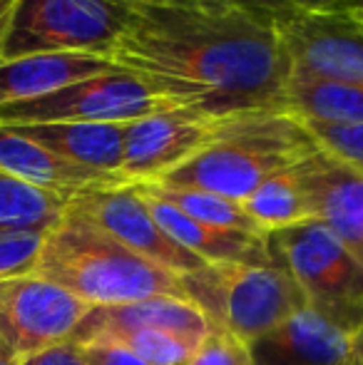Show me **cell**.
Listing matches in <instances>:
<instances>
[{
	"label": "cell",
	"mask_w": 363,
	"mask_h": 365,
	"mask_svg": "<svg viewBox=\"0 0 363 365\" xmlns=\"http://www.w3.org/2000/svg\"><path fill=\"white\" fill-rule=\"evenodd\" d=\"M147 194L162 199L180 209L182 214L192 217L194 221H202L214 229H229V231H244L252 236H269L257 226V221L247 214L242 202H234L222 194L204 192V189H189V187H170V184H137Z\"/></svg>",
	"instance_id": "obj_20"
},
{
	"label": "cell",
	"mask_w": 363,
	"mask_h": 365,
	"mask_svg": "<svg viewBox=\"0 0 363 365\" xmlns=\"http://www.w3.org/2000/svg\"><path fill=\"white\" fill-rule=\"evenodd\" d=\"M102 343H120V346L130 348L135 356H140L147 365H187L202 341L172 331H160V328H145V331L127 333L117 341Z\"/></svg>",
	"instance_id": "obj_23"
},
{
	"label": "cell",
	"mask_w": 363,
	"mask_h": 365,
	"mask_svg": "<svg viewBox=\"0 0 363 365\" xmlns=\"http://www.w3.org/2000/svg\"><path fill=\"white\" fill-rule=\"evenodd\" d=\"M80 348L85 365H147L140 356L120 343H85Z\"/></svg>",
	"instance_id": "obj_27"
},
{
	"label": "cell",
	"mask_w": 363,
	"mask_h": 365,
	"mask_svg": "<svg viewBox=\"0 0 363 365\" xmlns=\"http://www.w3.org/2000/svg\"><path fill=\"white\" fill-rule=\"evenodd\" d=\"M242 204L264 234H272V231L311 219V209L309 202H306L304 187L299 182V174H296V167L274 174L262 187L254 189Z\"/></svg>",
	"instance_id": "obj_21"
},
{
	"label": "cell",
	"mask_w": 363,
	"mask_h": 365,
	"mask_svg": "<svg viewBox=\"0 0 363 365\" xmlns=\"http://www.w3.org/2000/svg\"><path fill=\"white\" fill-rule=\"evenodd\" d=\"M284 110L304 122L363 125V85L289 77Z\"/></svg>",
	"instance_id": "obj_19"
},
{
	"label": "cell",
	"mask_w": 363,
	"mask_h": 365,
	"mask_svg": "<svg viewBox=\"0 0 363 365\" xmlns=\"http://www.w3.org/2000/svg\"><path fill=\"white\" fill-rule=\"evenodd\" d=\"M140 197L147 202L152 217L162 226L170 239H175L182 249L202 259L204 264H267L272 261L269 254V236H252L244 231H229V229H214L202 221H194L192 217L182 214L172 204L147 194L140 189Z\"/></svg>",
	"instance_id": "obj_16"
},
{
	"label": "cell",
	"mask_w": 363,
	"mask_h": 365,
	"mask_svg": "<svg viewBox=\"0 0 363 365\" xmlns=\"http://www.w3.org/2000/svg\"><path fill=\"white\" fill-rule=\"evenodd\" d=\"M33 274L53 281L90 308L122 306L184 293L182 276L137 256L88 217L70 209L48 231Z\"/></svg>",
	"instance_id": "obj_2"
},
{
	"label": "cell",
	"mask_w": 363,
	"mask_h": 365,
	"mask_svg": "<svg viewBox=\"0 0 363 365\" xmlns=\"http://www.w3.org/2000/svg\"><path fill=\"white\" fill-rule=\"evenodd\" d=\"M90 306L35 274L0 279V363L28 365L73 341Z\"/></svg>",
	"instance_id": "obj_7"
},
{
	"label": "cell",
	"mask_w": 363,
	"mask_h": 365,
	"mask_svg": "<svg viewBox=\"0 0 363 365\" xmlns=\"http://www.w3.org/2000/svg\"><path fill=\"white\" fill-rule=\"evenodd\" d=\"M311 219H319L363 266V174L324 149L296 164Z\"/></svg>",
	"instance_id": "obj_12"
},
{
	"label": "cell",
	"mask_w": 363,
	"mask_h": 365,
	"mask_svg": "<svg viewBox=\"0 0 363 365\" xmlns=\"http://www.w3.org/2000/svg\"><path fill=\"white\" fill-rule=\"evenodd\" d=\"M70 199L43 192L0 172V226L53 229L68 212Z\"/></svg>",
	"instance_id": "obj_22"
},
{
	"label": "cell",
	"mask_w": 363,
	"mask_h": 365,
	"mask_svg": "<svg viewBox=\"0 0 363 365\" xmlns=\"http://www.w3.org/2000/svg\"><path fill=\"white\" fill-rule=\"evenodd\" d=\"M145 328H160V331H172L202 341L209 331V318L189 298L155 296L145 301L122 303V306L90 308L70 343L85 346V343L117 341L127 333L145 331Z\"/></svg>",
	"instance_id": "obj_13"
},
{
	"label": "cell",
	"mask_w": 363,
	"mask_h": 365,
	"mask_svg": "<svg viewBox=\"0 0 363 365\" xmlns=\"http://www.w3.org/2000/svg\"><path fill=\"white\" fill-rule=\"evenodd\" d=\"M304 125L319 149L363 174V125H329V122H304Z\"/></svg>",
	"instance_id": "obj_25"
},
{
	"label": "cell",
	"mask_w": 363,
	"mask_h": 365,
	"mask_svg": "<svg viewBox=\"0 0 363 365\" xmlns=\"http://www.w3.org/2000/svg\"><path fill=\"white\" fill-rule=\"evenodd\" d=\"M351 365H363V323L354 336V353H351Z\"/></svg>",
	"instance_id": "obj_33"
},
{
	"label": "cell",
	"mask_w": 363,
	"mask_h": 365,
	"mask_svg": "<svg viewBox=\"0 0 363 365\" xmlns=\"http://www.w3.org/2000/svg\"><path fill=\"white\" fill-rule=\"evenodd\" d=\"M48 231L50 229L0 226V279L33 274L35 259H38Z\"/></svg>",
	"instance_id": "obj_24"
},
{
	"label": "cell",
	"mask_w": 363,
	"mask_h": 365,
	"mask_svg": "<svg viewBox=\"0 0 363 365\" xmlns=\"http://www.w3.org/2000/svg\"><path fill=\"white\" fill-rule=\"evenodd\" d=\"M8 127V125H5ZM28 140L50 149L60 159L100 174L122 177L125 159V125L105 122H60V125L13 127ZM125 179V177H122Z\"/></svg>",
	"instance_id": "obj_17"
},
{
	"label": "cell",
	"mask_w": 363,
	"mask_h": 365,
	"mask_svg": "<svg viewBox=\"0 0 363 365\" xmlns=\"http://www.w3.org/2000/svg\"><path fill=\"white\" fill-rule=\"evenodd\" d=\"M120 70L100 55H30L0 60V107L48 95L70 82Z\"/></svg>",
	"instance_id": "obj_18"
},
{
	"label": "cell",
	"mask_w": 363,
	"mask_h": 365,
	"mask_svg": "<svg viewBox=\"0 0 363 365\" xmlns=\"http://www.w3.org/2000/svg\"><path fill=\"white\" fill-rule=\"evenodd\" d=\"M254 365H351L354 333L311 306L249 343Z\"/></svg>",
	"instance_id": "obj_14"
},
{
	"label": "cell",
	"mask_w": 363,
	"mask_h": 365,
	"mask_svg": "<svg viewBox=\"0 0 363 365\" xmlns=\"http://www.w3.org/2000/svg\"><path fill=\"white\" fill-rule=\"evenodd\" d=\"M20 0H0V60L5 53V40H8L10 25H13V15L18 10Z\"/></svg>",
	"instance_id": "obj_31"
},
{
	"label": "cell",
	"mask_w": 363,
	"mask_h": 365,
	"mask_svg": "<svg viewBox=\"0 0 363 365\" xmlns=\"http://www.w3.org/2000/svg\"><path fill=\"white\" fill-rule=\"evenodd\" d=\"M132 10L127 0H20L3 60L30 55L110 58Z\"/></svg>",
	"instance_id": "obj_6"
},
{
	"label": "cell",
	"mask_w": 363,
	"mask_h": 365,
	"mask_svg": "<svg viewBox=\"0 0 363 365\" xmlns=\"http://www.w3.org/2000/svg\"><path fill=\"white\" fill-rule=\"evenodd\" d=\"M110 60L172 107L217 120L284 110L291 77L276 20L232 3L140 5Z\"/></svg>",
	"instance_id": "obj_1"
},
{
	"label": "cell",
	"mask_w": 363,
	"mask_h": 365,
	"mask_svg": "<svg viewBox=\"0 0 363 365\" xmlns=\"http://www.w3.org/2000/svg\"><path fill=\"white\" fill-rule=\"evenodd\" d=\"M170 102L125 70H112L70 82L48 95L0 107V125H60V122H105L127 125L152 112L170 110Z\"/></svg>",
	"instance_id": "obj_8"
},
{
	"label": "cell",
	"mask_w": 363,
	"mask_h": 365,
	"mask_svg": "<svg viewBox=\"0 0 363 365\" xmlns=\"http://www.w3.org/2000/svg\"><path fill=\"white\" fill-rule=\"evenodd\" d=\"M222 120L182 107L152 112L125 125L122 177L130 184L160 182L214 140Z\"/></svg>",
	"instance_id": "obj_11"
},
{
	"label": "cell",
	"mask_w": 363,
	"mask_h": 365,
	"mask_svg": "<svg viewBox=\"0 0 363 365\" xmlns=\"http://www.w3.org/2000/svg\"><path fill=\"white\" fill-rule=\"evenodd\" d=\"M0 172L23 184H30V187L58 194V197L65 199L95 192V189H112L130 184L122 177L100 174L65 162L50 149L40 147L38 142L28 140L18 130L5 125H0Z\"/></svg>",
	"instance_id": "obj_15"
},
{
	"label": "cell",
	"mask_w": 363,
	"mask_h": 365,
	"mask_svg": "<svg viewBox=\"0 0 363 365\" xmlns=\"http://www.w3.org/2000/svg\"><path fill=\"white\" fill-rule=\"evenodd\" d=\"M182 284L209 323H219L247 346L309 306L294 276L274 259L267 264L204 266L184 276Z\"/></svg>",
	"instance_id": "obj_4"
},
{
	"label": "cell",
	"mask_w": 363,
	"mask_h": 365,
	"mask_svg": "<svg viewBox=\"0 0 363 365\" xmlns=\"http://www.w3.org/2000/svg\"><path fill=\"white\" fill-rule=\"evenodd\" d=\"M70 209L88 217L92 224H97L112 239L135 251L137 256L182 276V279L209 266L162 231L135 184L78 194L70 199Z\"/></svg>",
	"instance_id": "obj_10"
},
{
	"label": "cell",
	"mask_w": 363,
	"mask_h": 365,
	"mask_svg": "<svg viewBox=\"0 0 363 365\" xmlns=\"http://www.w3.org/2000/svg\"><path fill=\"white\" fill-rule=\"evenodd\" d=\"M232 3L244 10H252V13H257V15H264V18H272V20H281L289 13H294L291 0H232Z\"/></svg>",
	"instance_id": "obj_28"
},
{
	"label": "cell",
	"mask_w": 363,
	"mask_h": 365,
	"mask_svg": "<svg viewBox=\"0 0 363 365\" xmlns=\"http://www.w3.org/2000/svg\"><path fill=\"white\" fill-rule=\"evenodd\" d=\"M276 28L291 77L363 85V13L294 10Z\"/></svg>",
	"instance_id": "obj_9"
},
{
	"label": "cell",
	"mask_w": 363,
	"mask_h": 365,
	"mask_svg": "<svg viewBox=\"0 0 363 365\" xmlns=\"http://www.w3.org/2000/svg\"><path fill=\"white\" fill-rule=\"evenodd\" d=\"M132 8L140 5H177V3H232V0H127ZM234 5V3H232Z\"/></svg>",
	"instance_id": "obj_32"
},
{
	"label": "cell",
	"mask_w": 363,
	"mask_h": 365,
	"mask_svg": "<svg viewBox=\"0 0 363 365\" xmlns=\"http://www.w3.org/2000/svg\"><path fill=\"white\" fill-rule=\"evenodd\" d=\"M294 10H311V13H329V10H351L363 13V0H291Z\"/></svg>",
	"instance_id": "obj_30"
},
{
	"label": "cell",
	"mask_w": 363,
	"mask_h": 365,
	"mask_svg": "<svg viewBox=\"0 0 363 365\" xmlns=\"http://www.w3.org/2000/svg\"><path fill=\"white\" fill-rule=\"evenodd\" d=\"M187 365H254L249 346L237 336L222 328L219 323H209L207 336L192 353Z\"/></svg>",
	"instance_id": "obj_26"
},
{
	"label": "cell",
	"mask_w": 363,
	"mask_h": 365,
	"mask_svg": "<svg viewBox=\"0 0 363 365\" xmlns=\"http://www.w3.org/2000/svg\"><path fill=\"white\" fill-rule=\"evenodd\" d=\"M319 152V145L296 115L257 110L224 117L214 140L160 182L204 189L244 202L274 174L286 172Z\"/></svg>",
	"instance_id": "obj_3"
},
{
	"label": "cell",
	"mask_w": 363,
	"mask_h": 365,
	"mask_svg": "<svg viewBox=\"0 0 363 365\" xmlns=\"http://www.w3.org/2000/svg\"><path fill=\"white\" fill-rule=\"evenodd\" d=\"M0 365H5V363H0Z\"/></svg>",
	"instance_id": "obj_34"
},
{
	"label": "cell",
	"mask_w": 363,
	"mask_h": 365,
	"mask_svg": "<svg viewBox=\"0 0 363 365\" xmlns=\"http://www.w3.org/2000/svg\"><path fill=\"white\" fill-rule=\"evenodd\" d=\"M28 365H85V363L83 356H80V348L75 343H65V346H58L53 351L40 353Z\"/></svg>",
	"instance_id": "obj_29"
},
{
	"label": "cell",
	"mask_w": 363,
	"mask_h": 365,
	"mask_svg": "<svg viewBox=\"0 0 363 365\" xmlns=\"http://www.w3.org/2000/svg\"><path fill=\"white\" fill-rule=\"evenodd\" d=\"M269 254L294 276L314 311L356 336L363 323V266L324 221L272 231Z\"/></svg>",
	"instance_id": "obj_5"
}]
</instances>
